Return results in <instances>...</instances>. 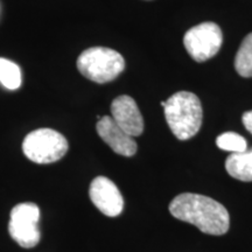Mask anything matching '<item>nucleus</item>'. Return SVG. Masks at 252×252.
<instances>
[{
    "label": "nucleus",
    "mask_w": 252,
    "mask_h": 252,
    "mask_svg": "<svg viewBox=\"0 0 252 252\" xmlns=\"http://www.w3.org/2000/svg\"><path fill=\"white\" fill-rule=\"evenodd\" d=\"M0 83L8 90H17L21 86V70L17 63L0 58Z\"/></svg>",
    "instance_id": "11"
},
{
    "label": "nucleus",
    "mask_w": 252,
    "mask_h": 252,
    "mask_svg": "<svg viewBox=\"0 0 252 252\" xmlns=\"http://www.w3.org/2000/svg\"><path fill=\"white\" fill-rule=\"evenodd\" d=\"M89 195L97 209L104 215L116 217L121 215L124 208V200L117 186L105 178L97 176L90 185Z\"/></svg>",
    "instance_id": "7"
},
{
    "label": "nucleus",
    "mask_w": 252,
    "mask_h": 252,
    "mask_svg": "<svg viewBox=\"0 0 252 252\" xmlns=\"http://www.w3.org/2000/svg\"><path fill=\"white\" fill-rule=\"evenodd\" d=\"M169 212L175 219L190 223L208 235H224L230 226L226 208L204 195L193 193L178 195L169 204Z\"/></svg>",
    "instance_id": "1"
},
{
    "label": "nucleus",
    "mask_w": 252,
    "mask_h": 252,
    "mask_svg": "<svg viewBox=\"0 0 252 252\" xmlns=\"http://www.w3.org/2000/svg\"><path fill=\"white\" fill-rule=\"evenodd\" d=\"M223 43V33L215 23H203L190 28L185 34L184 45L188 54L196 62L214 58Z\"/></svg>",
    "instance_id": "6"
},
{
    "label": "nucleus",
    "mask_w": 252,
    "mask_h": 252,
    "mask_svg": "<svg viewBox=\"0 0 252 252\" xmlns=\"http://www.w3.org/2000/svg\"><path fill=\"white\" fill-rule=\"evenodd\" d=\"M166 122L179 140H188L200 131L203 110L196 94L179 91L166 100Z\"/></svg>",
    "instance_id": "2"
},
{
    "label": "nucleus",
    "mask_w": 252,
    "mask_h": 252,
    "mask_svg": "<svg viewBox=\"0 0 252 252\" xmlns=\"http://www.w3.org/2000/svg\"><path fill=\"white\" fill-rule=\"evenodd\" d=\"M225 169L230 176L239 181H252V149L229 156L226 158Z\"/></svg>",
    "instance_id": "10"
},
{
    "label": "nucleus",
    "mask_w": 252,
    "mask_h": 252,
    "mask_svg": "<svg viewBox=\"0 0 252 252\" xmlns=\"http://www.w3.org/2000/svg\"><path fill=\"white\" fill-rule=\"evenodd\" d=\"M96 128L102 140L109 145L113 152L123 157H132L137 152L138 146L133 137L119 127L112 117L104 116L97 123Z\"/></svg>",
    "instance_id": "9"
},
{
    "label": "nucleus",
    "mask_w": 252,
    "mask_h": 252,
    "mask_svg": "<svg viewBox=\"0 0 252 252\" xmlns=\"http://www.w3.org/2000/svg\"><path fill=\"white\" fill-rule=\"evenodd\" d=\"M40 209L35 203L25 202L15 206L11 212L8 232L20 247L31 249L40 242V230L37 226Z\"/></svg>",
    "instance_id": "5"
},
{
    "label": "nucleus",
    "mask_w": 252,
    "mask_h": 252,
    "mask_svg": "<svg viewBox=\"0 0 252 252\" xmlns=\"http://www.w3.org/2000/svg\"><path fill=\"white\" fill-rule=\"evenodd\" d=\"M112 119L131 137H138L144 131V119L135 100L130 96L117 97L111 104Z\"/></svg>",
    "instance_id": "8"
},
{
    "label": "nucleus",
    "mask_w": 252,
    "mask_h": 252,
    "mask_svg": "<svg viewBox=\"0 0 252 252\" xmlns=\"http://www.w3.org/2000/svg\"><path fill=\"white\" fill-rule=\"evenodd\" d=\"M161 105L163 106V108H165V106H166V100H163V102H161Z\"/></svg>",
    "instance_id": "15"
},
{
    "label": "nucleus",
    "mask_w": 252,
    "mask_h": 252,
    "mask_svg": "<svg viewBox=\"0 0 252 252\" xmlns=\"http://www.w3.org/2000/svg\"><path fill=\"white\" fill-rule=\"evenodd\" d=\"M236 71L243 77H252V33L247 35L235 59Z\"/></svg>",
    "instance_id": "12"
},
{
    "label": "nucleus",
    "mask_w": 252,
    "mask_h": 252,
    "mask_svg": "<svg viewBox=\"0 0 252 252\" xmlns=\"http://www.w3.org/2000/svg\"><path fill=\"white\" fill-rule=\"evenodd\" d=\"M216 145L219 149L231 153H242L248 150L247 140L235 132H225L220 134L216 139Z\"/></svg>",
    "instance_id": "13"
},
{
    "label": "nucleus",
    "mask_w": 252,
    "mask_h": 252,
    "mask_svg": "<svg viewBox=\"0 0 252 252\" xmlns=\"http://www.w3.org/2000/svg\"><path fill=\"white\" fill-rule=\"evenodd\" d=\"M242 121H243L245 128L252 134V111L245 112L243 117H242Z\"/></svg>",
    "instance_id": "14"
},
{
    "label": "nucleus",
    "mask_w": 252,
    "mask_h": 252,
    "mask_svg": "<svg viewBox=\"0 0 252 252\" xmlns=\"http://www.w3.org/2000/svg\"><path fill=\"white\" fill-rule=\"evenodd\" d=\"M23 151L31 161L52 163L59 161L68 152V141L60 132L52 128H39L27 134Z\"/></svg>",
    "instance_id": "4"
},
{
    "label": "nucleus",
    "mask_w": 252,
    "mask_h": 252,
    "mask_svg": "<svg viewBox=\"0 0 252 252\" xmlns=\"http://www.w3.org/2000/svg\"><path fill=\"white\" fill-rule=\"evenodd\" d=\"M125 68V60L116 50L105 47H93L84 50L77 59L78 71L96 83L116 80Z\"/></svg>",
    "instance_id": "3"
}]
</instances>
